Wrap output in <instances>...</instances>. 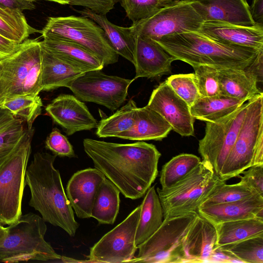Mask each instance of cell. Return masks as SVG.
Instances as JSON below:
<instances>
[{
	"mask_svg": "<svg viewBox=\"0 0 263 263\" xmlns=\"http://www.w3.org/2000/svg\"><path fill=\"white\" fill-rule=\"evenodd\" d=\"M211 166L202 160L189 174L166 190L157 187L164 217L197 213L203 201L221 184Z\"/></svg>",
	"mask_w": 263,
	"mask_h": 263,
	"instance_id": "8992f818",
	"label": "cell"
},
{
	"mask_svg": "<svg viewBox=\"0 0 263 263\" xmlns=\"http://www.w3.org/2000/svg\"><path fill=\"white\" fill-rule=\"evenodd\" d=\"M133 24L149 17L162 7L161 0H120Z\"/></svg>",
	"mask_w": 263,
	"mask_h": 263,
	"instance_id": "60d3db41",
	"label": "cell"
},
{
	"mask_svg": "<svg viewBox=\"0 0 263 263\" xmlns=\"http://www.w3.org/2000/svg\"><path fill=\"white\" fill-rule=\"evenodd\" d=\"M41 75V41L28 39L13 54L0 59V103L14 96H38Z\"/></svg>",
	"mask_w": 263,
	"mask_h": 263,
	"instance_id": "5b68a950",
	"label": "cell"
},
{
	"mask_svg": "<svg viewBox=\"0 0 263 263\" xmlns=\"http://www.w3.org/2000/svg\"><path fill=\"white\" fill-rule=\"evenodd\" d=\"M256 194H258L241 181L232 184H227L224 182L219 185L200 206L237 201Z\"/></svg>",
	"mask_w": 263,
	"mask_h": 263,
	"instance_id": "74e56055",
	"label": "cell"
},
{
	"mask_svg": "<svg viewBox=\"0 0 263 263\" xmlns=\"http://www.w3.org/2000/svg\"><path fill=\"white\" fill-rule=\"evenodd\" d=\"M21 44L0 34V59L8 58L13 54L19 49Z\"/></svg>",
	"mask_w": 263,
	"mask_h": 263,
	"instance_id": "f6af8a7d",
	"label": "cell"
},
{
	"mask_svg": "<svg viewBox=\"0 0 263 263\" xmlns=\"http://www.w3.org/2000/svg\"><path fill=\"white\" fill-rule=\"evenodd\" d=\"M120 192L106 178L100 184L93 201L91 217L100 224H113L120 207Z\"/></svg>",
	"mask_w": 263,
	"mask_h": 263,
	"instance_id": "1f68e13d",
	"label": "cell"
},
{
	"mask_svg": "<svg viewBox=\"0 0 263 263\" xmlns=\"http://www.w3.org/2000/svg\"><path fill=\"white\" fill-rule=\"evenodd\" d=\"M37 32L41 31L29 25L22 11L0 6V34L21 43Z\"/></svg>",
	"mask_w": 263,
	"mask_h": 263,
	"instance_id": "836d02e7",
	"label": "cell"
},
{
	"mask_svg": "<svg viewBox=\"0 0 263 263\" xmlns=\"http://www.w3.org/2000/svg\"><path fill=\"white\" fill-rule=\"evenodd\" d=\"M166 82L190 107L201 97L193 73L172 75Z\"/></svg>",
	"mask_w": 263,
	"mask_h": 263,
	"instance_id": "f35d334b",
	"label": "cell"
},
{
	"mask_svg": "<svg viewBox=\"0 0 263 263\" xmlns=\"http://www.w3.org/2000/svg\"><path fill=\"white\" fill-rule=\"evenodd\" d=\"M242 174L240 181L263 196V164L252 165Z\"/></svg>",
	"mask_w": 263,
	"mask_h": 263,
	"instance_id": "7bdbcfd3",
	"label": "cell"
},
{
	"mask_svg": "<svg viewBox=\"0 0 263 263\" xmlns=\"http://www.w3.org/2000/svg\"><path fill=\"white\" fill-rule=\"evenodd\" d=\"M134 80L92 70L77 78L68 88L81 101L93 102L114 111L126 100L128 87Z\"/></svg>",
	"mask_w": 263,
	"mask_h": 263,
	"instance_id": "4fadbf2b",
	"label": "cell"
},
{
	"mask_svg": "<svg viewBox=\"0 0 263 263\" xmlns=\"http://www.w3.org/2000/svg\"><path fill=\"white\" fill-rule=\"evenodd\" d=\"M263 140V93L248 101L245 118L235 142L220 171L219 178L227 181L253 165L255 149Z\"/></svg>",
	"mask_w": 263,
	"mask_h": 263,
	"instance_id": "9c48e42d",
	"label": "cell"
},
{
	"mask_svg": "<svg viewBox=\"0 0 263 263\" xmlns=\"http://www.w3.org/2000/svg\"><path fill=\"white\" fill-rule=\"evenodd\" d=\"M218 247L257 236H263V218L255 217L215 225Z\"/></svg>",
	"mask_w": 263,
	"mask_h": 263,
	"instance_id": "f546056e",
	"label": "cell"
},
{
	"mask_svg": "<svg viewBox=\"0 0 263 263\" xmlns=\"http://www.w3.org/2000/svg\"><path fill=\"white\" fill-rule=\"evenodd\" d=\"M186 1V2H195L197 0H161V2L162 5V7L164 5L168 4L174 1Z\"/></svg>",
	"mask_w": 263,
	"mask_h": 263,
	"instance_id": "f907efd6",
	"label": "cell"
},
{
	"mask_svg": "<svg viewBox=\"0 0 263 263\" xmlns=\"http://www.w3.org/2000/svg\"><path fill=\"white\" fill-rule=\"evenodd\" d=\"M106 178L96 168H87L76 172L69 180L66 194L79 218L91 217L92 205L100 184Z\"/></svg>",
	"mask_w": 263,
	"mask_h": 263,
	"instance_id": "e0dca14e",
	"label": "cell"
},
{
	"mask_svg": "<svg viewBox=\"0 0 263 263\" xmlns=\"http://www.w3.org/2000/svg\"><path fill=\"white\" fill-rule=\"evenodd\" d=\"M263 51L259 52L253 62L246 68L257 79L258 82H262Z\"/></svg>",
	"mask_w": 263,
	"mask_h": 263,
	"instance_id": "bcb514c9",
	"label": "cell"
},
{
	"mask_svg": "<svg viewBox=\"0 0 263 263\" xmlns=\"http://www.w3.org/2000/svg\"><path fill=\"white\" fill-rule=\"evenodd\" d=\"M215 226L198 213L184 236L182 262H205L215 250Z\"/></svg>",
	"mask_w": 263,
	"mask_h": 263,
	"instance_id": "d6986e66",
	"label": "cell"
},
{
	"mask_svg": "<svg viewBox=\"0 0 263 263\" xmlns=\"http://www.w3.org/2000/svg\"><path fill=\"white\" fill-rule=\"evenodd\" d=\"M171 126L157 111L147 105L138 108L136 122L133 128L119 135L117 138L131 140L161 141L166 138Z\"/></svg>",
	"mask_w": 263,
	"mask_h": 263,
	"instance_id": "cb8c5ba5",
	"label": "cell"
},
{
	"mask_svg": "<svg viewBox=\"0 0 263 263\" xmlns=\"http://www.w3.org/2000/svg\"><path fill=\"white\" fill-rule=\"evenodd\" d=\"M45 110L68 135L98 126L97 120L85 103L73 95L59 96L47 105Z\"/></svg>",
	"mask_w": 263,
	"mask_h": 263,
	"instance_id": "2e32d148",
	"label": "cell"
},
{
	"mask_svg": "<svg viewBox=\"0 0 263 263\" xmlns=\"http://www.w3.org/2000/svg\"><path fill=\"white\" fill-rule=\"evenodd\" d=\"M6 227L7 232L0 243V262L47 261L59 260L51 245L45 240L46 222L39 215H22Z\"/></svg>",
	"mask_w": 263,
	"mask_h": 263,
	"instance_id": "277c9868",
	"label": "cell"
},
{
	"mask_svg": "<svg viewBox=\"0 0 263 263\" xmlns=\"http://www.w3.org/2000/svg\"><path fill=\"white\" fill-rule=\"evenodd\" d=\"M134 35L136 75L134 79L156 78L171 73V64L175 59L155 41L140 35Z\"/></svg>",
	"mask_w": 263,
	"mask_h": 263,
	"instance_id": "ac0fdd59",
	"label": "cell"
},
{
	"mask_svg": "<svg viewBox=\"0 0 263 263\" xmlns=\"http://www.w3.org/2000/svg\"><path fill=\"white\" fill-rule=\"evenodd\" d=\"M197 213L168 215L158 229L137 247L138 253L129 262H182L184 236Z\"/></svg>",
	"mask_w": 263,
	"mask_h": 263,
	"instance_id": "ba28073f",
	"label": "cell"
},
{
	"mask_svg": "<svg viewBox=\"0 0 263 263\" xmlns=\"http://www.w3.org/2000/svg\"><path fill=\"white\" fill-rule=\"evenodd\" d=\"M24 1L33 3L34 1H35L36 0H24Z\"/></svg>",
	"mask_w": 263,
	"mask_h": 263,
	"instance_id": "f5cc1de1",
	"label": "cell"
},
{
	"mask_svg": "<svg viewBox=\"0 0 263 263\" xmlns=\"http://www.w3.org/2000/svg\"><path fill=\"white\" fill-rule=\"evenodd\" d=\"M194 76L201 97L221 95L217 69L201 65L194 68Z\"/></svg>",
	"mask_w": 263,
	"mask_h": 263,
	"instance_id": "ab89813d",
	"label": "cell"
},
{
	"mask_svg": "<svg viewBox=\"0 0 263 263\" xmlns=\"http://www.w3.org/2000/svg\"><path fill=\"white\" fill-rule=\"evenodd\" d=\"M147 105L159 114L182 136L194 135V120L189 105L179 97L166 81L152 92Z\"/></svg>",
	"mask_w": 263,
	"mask_h": 263,
	"instance_id": "9a60e30c",
	"label": "cell"
},
{
	"mask_svg": "<svg viewBox=\"0 0 263 263\" xmlns=\"http://www.w3.org/2000/svg\"><path fill=\"white\" fill-rule=\"evenodd\" d=\"M192 6L204 22L222 21L246 26L255 24L247 0H197Z\"/></svg>",
	"mask_w": 263,
	"mask_h": 263,
	"instance_id": "44dd1931",
	"label": "cell"
},
{
	"mask_svg": "<svg viewBox=\"0 0 263 263\" xmlns=\"http://www.w3.org/2000/svg\"><path fill=\"white\" fill-rule=\"evenodd\" d=\"M141 204L90 249L86 262H129L138 250L135 236Z\"/></svg>",
	"mask_w": 263,
	"mask_h": 263,
	"instance_id": "5bb4252c",
	"label": "cell"
},
{
	"mask_svg": "<svg viewBox=\"0 0 263 263\" xmlns=\"http://www.w3.org/2000/svg\"><path fill=\"white\" fill-rule=\"evenodd\" d=\"M23 120L0 107V168L33 134V129H26Z\"/></svg>",
	"mask_w": 263,
	"mask_h": 263,
	"instance_id": "83f0119b",
	"label": "cell"
},
{
	"mask_svg": "<svg viewBox=\"0 0 263 263\" xmlns=\"http://www.w3.org/2000/svg\"><path fill=\"white\" fill-rule=\"evenodd\" d=\"M120 0H69L71 6H82L97 14L106 15Z\"/></svg>",
	"mask_w": 263,
	"mask_h": 263,
	"instance_id": "ee69618b",
	"label": "cell"
},
{
	"mask_svg": "<svg viewBox=\"0 0 263 263\" xmlns=\"http://www.w3.org/2000/svg\"><path fill=\"white\" fill-rule=\"evenodd\" d=\"M84 72L42 47V91L52 90L61 87L68 88L77 78Z\"/></svg>",
	"mask_w": 263,
	"mask_h": 263,
	"instance_id": "484cf974",
	"label": "cell"
},
{
	"mask_svg": "<svg viewBox=\"0 0 263 263\" xmlns=\"http://www.w3.org/2000/svg\"><path fill=\"white\" fill-rule=\"evenodd\" d=\"M41 98L37 96L18 95L8 97L0 103V107L10 111L14 116L25 120L29 129L41 114L43 107Z\"/></svg>",
	"mask_w": 263,
	"mask_h": 263,
	"instance_id": "d590c367",
	"label": "cell"
},
{
	"mask_svg": "<svg viewBox=\"0 0 263 263\" xmlns=\"http://www.w3.org/2000/svg\"><path fill=\"white\" fill-rule=\"evenodd\" d=\"M198 213L214 225L255 217L263 218V196L256 194L237 201L200 206Z\"/></svg>",
	"mask_w": 263,
	"mask_h": 263,
	"instance_id": "7402d4cb",
	"label": "cell"
},
{
	"mask_svg": "<svg viewBox=\"0 0 263 263\" xmlns=\"http://www.w3.org/2000/svg\"><path fill=\"white\" fill-rule=\"evenodd\" d=\"M57 156L46 152L33 155L25 173V184L30 192L28 204L45 222L61 228L72 237L79 224L74 218L60 172L54 166Z\"/></svg>",
	"mask_w": 263,
	"mask_h": 263,
	"instance_id": "7a4b0ae2",
	"label": "cell"
},
{
	"mask_svg": "<svg viewBox=\"0 0 263 263\" xmlns=\"http://www.w3.org/2000/svg\"><path fill=\"white\" fill-rule=\"evenodd\" d=\"M141 206L135 236L137 247L150 237L161 226L164 219L162 207L155 185L148 189Z\"/></svg>",
	"mask_w": 263,
	"mask_h": 263,
	"instance_id": "f1b7e54d",
	"label": "cell"
},
{
	"mask_svg": "<svg viewBox=\"0 0 263 263\" xmlns=\"http://www.w3.org/2000/svg\"><path fill=\"white\" fill-rule=\"evenodd\" d=\"M221 95L247 102L262 93L256 78L247 69H218Z\"/></svg>",
	"mask_w": 263,
	"mask_h": 263,
	"instance_id": "d4e9b609",
	"label": "cell"
},
{
	"mask_svg": "<svg viewBox=\"0 0 263 263\" xmlns=\"http://www.w3.org/2000/svg\"><path fill=\"white\" fill-rule=\"evenodd\" d=\"M248 106V101L224 118L206 122L204 136L199 141L198 152L202 160L218 177L235 142Z\"/></svg>",
	"mask_w": 263,
	"mask_h": 263,
	"instance_id": "7c38bea8",
	"label": "cell"
},
{
	"mask_svg": "<svg viewBox=\"0 0 263 263\" xmlns=\"http://www.w3.org/2000/svg\"><path fill=\"white\" fill-rule=\"evenodd\" d=\"M192 2L176 1L163 6L149 17L132 24V32L157 41L167 35L200 32L204 21Z\"/></svg>",
	"mask_w": 263,
	"mask_h": 263,
	"instance_id": "30bf717a",
	"label": "cell"
},
{
	"mask_svg": "<svg viewBox=\"0 0 263 263\" xmlns=\"http://www.w3.org/2000/svg\"><path fill=\"white\" fill-rule=\"evenodd\" d=\"M216 249L227 252L240 262L263 263V236L252 237Z\"/></svg>",
	"mask_w": 263,
	"mask_h": 263,
	"instance_id": "8d00e7d4",
	"label": "cell"
},
{
	"mask_svg": "<svg viewBox=\"0 0 263 263\" xmlns=\"http://www.w3.org/2000/svg\"><path fill=\"white\" fill-rule=\"evenodd\" d=\"M250 11L255 23L263 24V0H252Z\"/></svg>",
	"mask_w": 263,
	"mask_h": 263,
	"instance_id": "c3c4849f",
	"label": "cell"
},
{
	"mask_svg": "<svg viewBox=\"0 0 263 263\" xmlns=\"http://www.w3.org/2000/svg\"><path fill=\"white\" fill-rule=\"evenodd\" d=\"M0 6L3 8L19 9L21 11L35 8L33 3L24 0H0Z\"/></svg>",
	"mask_w": 263,
	"mask_h": 263,
	"instance_id": "7dc6e473",
	"label": "cell"
},
{
	"mask_svg": "<svg viewBox=\"0 0 263 263\" xmlns=\"http://www.w3.org/2000/svg\"><path fill=\"white\" fill-rule=\"evenodd\" d=\"M83 144L95 167L125 198L143 197L157 177L161 153L152 144H120L89 138L84 139Z\"/></svg>",
	"mask_w": 263,
	"mask_h": 263,
	"instance_id": "6da1fadb",
	"label": "cell"
},
{
	"mask_svg": "<svg viewBox=\"0 0 263 263\" xmlns=\"http://www.w3.org/2000/svg\"><path fill=\"white\" fill-rule=\"evenodd\" d=\"M0 223H1V224H2V222H1V220H0ZM2 225H3V224H2Z\"/></svg>",
	"mask_w": 263,
	"mask_h": 263,
	"instance_id": "db71d44e",
	"label": "cell"
},
{
	"mask_svg": "<svg viewBox=\"0 0 263 263\" xmlns=\"http://www.w3.org/2000/svg\"><path fill=\"white\" fill-rule=\"evenodd\" d=\"M200 32L221 43L263 50V24L246 26L222 21L204 22Z\"/></svg>",
	"mask_w": 263,
	"mask_h": 263,
	"instance_id": "ffe728a7",
	"label": "cell"
},
{
	"mask_svg": "<svg viewBox=\"0 0 263 263\" xmlns=\"http://www.w3.org/2000/svg\"><path fill=\"white\" fill-rule=\"evenodd\" d=\"M7 232L6 227H4L0 223V243L4 239Z\"/></svg>",
	"mask_w": 263,
	"mask_h": 263,
	"instance_id": "681fc988",
	"label": "cell"
},
{
	"mask_svg": "<svg viewBox=\"0 0 263 263\" xmlns=\"http://www.w3.org/2000/svg\"><path fill=\"white\" fill-rule=\"evenodd\" d=\"M45 147L60 157H76L72 145L57 128L52 129L45 141Z\"/></svg>",
	"mask_w": 263,
	"mask_h": 263,
	"instance_id": "b9f144b4",
	"label": "cell"
},
{
	"mask_svg": "<svg viewBox=\"0 0 263 263\" xmlns=\"http://www.w3.org/2000/svg\"><path fill=\"white\" fill-rule=\"evenodd\" d=\"M41 33L43 38L63 39L82 46L95 54L104 66L118 61L119 55L110 46L104 30L89 18L50 17Z\"/></svg>",
	"mask_w": 263,
	"mask_h": 263,
	"instance_id": "52a82bcc",
	"label": "cell"
},
{
	"mask_svg": "<svg viewBox=\"0 0 263 263\" xmlns=\"http://www.w3.org/2000/svg\"><path fill=\"white\" fill-rule=\"evenodd\" d=\"M176 60L193 68L206 65L216 69H245L259 52L254 48L215 41L200 32L167 35L155 41Z\"/></svg>",
	"mask_w": 263,
	"mask_h": 263,
	"instance_id": "3957f363",
	"label": "cell"
},
{
	"mask_svg": "<svg viewBox=\"0 0 263 263\" xmlns=\"http://www.w3.org/2000/svg\"><path fill=\"white\" fill-rule=\"evenodd\" d=\"M78 12L99 25L104 30L114 50L134 64L135 37L130 27H123L115 25L108 20L106 15L97 14L87 8Z\"/></svg>",
	"mask_w": 263,
	"mask_h": 263,
	"instance_id": "4316f807",
	"label": "cell"
},
{
	"mask_svg": "<svg viewBox=\"0 0 263 263\" xmlns=\"http://www.w3.org/2000/svg\"><path fill=\"white\" fill-rule=\"evenodd\" d=\"M50 2L57 3L61 5H69V0H46Z\"/></svg>",
	"mask_w": 263,
	"mask_h": 263,
	"instance_id": "816d5d0a",
	"label": "cell"
},
{
	"mask_svg": "<svg viewBox=\"0 0 263 263\" xmlns=\"http://www.w3.org/2000/svg\"><path fill=\"white\" fill-rule=\"evenodd\" d=\"M246 102L222 95L200 97L190 107L194 119L214 122L233 112Z\"/></svg>",
	"mask_w": 263,
	"mask_h": 263,
	"instance_id": "4dcf8cb0",
	"label": "cell"
},
{
	"mask_svg": "<svg viewBox=\"0 0 263 263\" xmlns=\"http://www.w3.org/2000/svg\"><path fill=\"white\" fill-rule=\"evenodd\" d=\"M137 107L130 99L111 116L102 119L98 124L96 135L100 138L117 137L131 129L136 119Z\"/></svg>",
	"mask_w": 263,
	"mask_h": 263,
	"instance_id": "d6a6232c",
	"label": "cell"
},
{
	"mask_svg": "<svg viewBox=\"0 0 263 263\" xmlns=\"http://www.w3.org/2000/svg\"><path fill=\"white\" fill-rule=\"evenodd\" d=\"M41 43L42 48L54 56L84 72L102 70L104 66L95 54L72 42L57 38L44 37Z\"/></svg>",
	"mask_w": 263,
	"mask_h": 263,
	"instance_id": "603a6c76",
	"label": "cell"
},
{
	"mask_svg": "<svg viewBox=\"0 0 263 263\" xmlns=\"http://www.w3.org/2000/svg\"><path fill=\"white\" fill-rule=\"evenodd\" d=\"M32 135L0 168V220L9 225L22 215L25 173L31 152Z\"/></svg>",
	"mask_w": 263,
	"mask_h": 263,
	"instance_id": "8fae6325",
	"label": "cell"
},
{
	"mask_svg": "<svg viewBox=\"0 0 263 263\" xmlns=\"http://www.w3.org/2000/svg\"><path fill=\"white\" fill-rule=\"evenodd\" d=\"M201 161L191 154H181L173 157L162 167L160 183L162 190L168 189L192 172Z\"/></svg>",
	"mask_w": 263,
	"mask_h": 263,
	"instance_id": "e575fe53",
	"label": "cell"
}]
</instances>
